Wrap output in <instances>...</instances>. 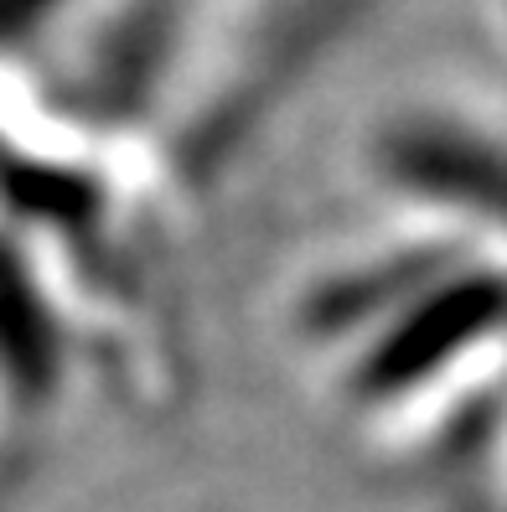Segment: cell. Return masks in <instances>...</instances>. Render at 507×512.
I'll return each instance as SVG.
<instances>
[{"label": "cell", "instance_id": "1", "mask_svg": "<svg viewBox=\"0 0 507 512\" xmlns=\"http://www.w3.org/2000/svg\"><path fill=\"white\" fill-rule=\"evenodd\" d=\"M373 156L399 197L430 207L456 244L471 238L476 254L507 269V130L471 114L420 109L394 119Z\"/></svg>", "mask_w": 507, "mask_h": 512}]
</instances>
